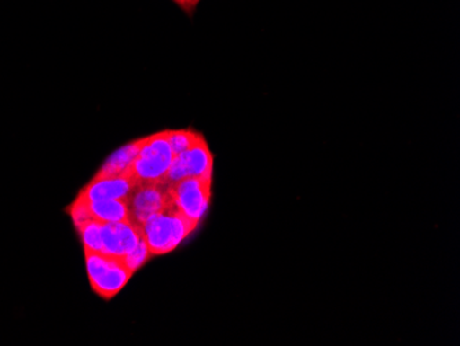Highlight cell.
<instances>
[{
  "label": "cell",
  "instance_id": "6da1fadb",
  "mask_svg": "<svg viewBox=\"0 0 460 346\" xmlns=\"http://www.w3.org/2000/svg\"><path fill=\"white\" fill-rule=\"evenodd\" d=\"M198 226L199 222L183 216L172 201L162 213L152 217L142 229L151 255H163L174 252Z\"/></svg>",
  "mask_w": 460,
  "mask_h": 346
},
{
  "label": "cell",
  "instance_id": "7a4b0ae2",
  "mask_svg": "<svg viewBox=\"0 0 460 346\" xmlns=\"http://www.w3.org/2000/svg\"><path fill=\"white\" fill-rule=\"evenodd\" d=\"M84 257L92 288L103 299L118 296L133 278V272L121 257L90 250H84Z\"/></svg>",
  "mask_w": 460,
  "mask_h": 346
},
{
  "label": "cell",
  "instance_id": "3957f363",
  "mask_svg": "<svg viewBox=\"0 0 460 346\" xmlns=\"http://www.w3.org/2000/svg\"><path fill=\"white\" fill-rule=\"evenodd\" d=\"M174 152L170 146L169 130L144 137L141 148L131 164V172L141 184L163 181L172 167Z\"/></svg>",
  "mask_w": 460,
  "mask_h": 346
},
{
  "label": "cell",
  "instance_id": "277c9868",
  "mask_svg": "<svg viewBox=\"0 0 460 346\" xmlns=\"http://www.w3.org/2000/svg\"><path fill=\"white\" fill-rule=\"evenodd\" d=\"M172 201V184L167 181L139 184L128 201L131 222L144 226L152 217L162 213Z\"/></svg>",
  "mask_w": 460,
  "mask_h": 346
},
{
  "label": "cell",
  "instance_id": "5b68a950",
  "mask_svg": "<svg viewBox=\"0 0 460 346\" xmlns=\"http://www.w3.org/2000/svg\"><path fill=\"white\" fill-rule=\"evenodd\" d=\"M213 180L188 177L172 184V196L178 210L192 219L200 222L206 216L211 201Z\"/></svg>",
  "mask_w": 460,
  "mask_h": 346
},
{
  "label": "cell",
  "instance_id": "8992f818",
  "mask_svg": "<svg viewBox=\"0 0 460 346\" xmlns=\"http://www.w3.org/2000/svg\"><path fill=\"white\" fill-rule=\"evenodd\" d=\"M214 157L203 134L188 151L177 155L164 180L170 184L188 177L213 180Z\"/></svg>",
  "mask_w": 460,
  "mask_h": 346
},
{
  "label": "cell",
  "instance_id": "52a82bcc",
  "mask_svg": "<svg viewBox=\"0 0 460 346\" xmlns=\"http://www.w3.org/2000/svg\"><path fill=\"white\" fill-rule=\"evenodd\" d=\"M138 180L133 172L120 173V174L98 175L93 178L92 182L83 188L80 195L84 196L87 200H124L128 199L136 192L139 187Z\"/></svg>",
  "mask_w": 460,
  "mask_h": 346
},
{
  "label": "cell",
  "instance_id": "ba28073f",
  "mask_svg": "<svg viewBox=\"0 0 460 346\" xmlns=\"http://www.w3.org/2000/svg\"><path fill=\"white\" fill-rule=\"evenodd\" d=\"M142 236H144L142 226H136L131 221L105 222L101 228V239H102L101 252L116 255V257H126L136 249Z\"/></svg>",
  "mask_w": 460,
  "mask_h": 346
},
{
  "label": "cell",
  "instance_id": "9c48e42d",
  "mask_svg": "<svg viewBox=\"0 0 460 346\" xmlns=\"http://www.w3.org/2000/svg\"><path fill=\"white\" fill-rule=\"evenodd\" d=\"M142 142H144V137L142 138L134 139V141L128 142V146H121L118 151L113 152L107 162L103 163L98 175H110V174H120V173L128 172L131 169L134 160H136L137 155H138L139 148H141Z\"/></svg>",
  "mask_w": 460,
  "mask_h": 346
},
{
  "label": "cell",
  "instance_id": "30bf717a",
  "mask_svg": "<svg viewBox=\"0 0 460 346\" xmlns=\"http://www.w3.org/2000/svg\"><path fill=\"white\" fill-rule=\"evenodd\" d=\"M90 210L98 221L103 222H128L130 219L128 201L124 200H87Z\"/></svg>",
  "mask_w": 460,
  "mask_h": 346
},
{
  "label": "cell",
  "instance_id": "8fae6325",
  "mask_svg": "<svg viewBox=\"0 0 460 346\" xmlns=\"http://www.w3.org/2000/svg\"><path fill=\"white\" fill-rule=\"evenodd\" d=\"M201 134L192 129H182V130H169L170 146H172L174 156L188 151L190 146L198 141Z\"/></svg>",
  "mask_w": 460,
  "mask_h": 346
},
{
  "label": "cell",
  "instance_id": "7c38bea8",
  "mask_svg": "<svg viewBox=\"0 0 460 346\" xmlns=\"http://www.w3.org/2000/svg\"><path fill=\"white\" fill-rule=\"evenodd\" d=\"M68 213L77 231L83 228V226H87L89 222L97 219L93 216L92 210H90L89 201H87L84 196L80 195V193L77 195V198L75 199L74 203L69 206Z\"/></svg>",
  "mask_w": 460,
  "mask_h": 346
},
{
  "label": "cell",
  "instance_id": "4fadbf2b",
  "mask_svg": "<svg viewBox=\"0 0 460 346\" xmlns=\"http://www.w3.org/2000/svg\"><path fill=\"white\" fill-rule=\"evenodd\" d=\"M102 224L103 222L94 219V221L89 222L87 226L79 229L84 250H90V252H101L102 250V239H101Z\"/></svg>",
  "mask_w": 460,
  "mask_h": 346
},
{
  "label": "cell",
  "instance_id": "5bb4252c",
  "mask_svg": "<svg viewBox=\"0 0 460 346\" xmlns=\"http://www.w3.org/2000/svg\"><path fill=\"white\" fill-rule=\"evenodd\" d=\"M151 257L152 255L151 253H149L148 243H146L145 237L142 236L138 244H137L136 249H134L130 254L123 257V261L124 263L128 265V270L134 273L136 271H138L139 268H141L142 265H144V263L146 262V261H148Z\"/></svg>",
  "mask_w": 460,
  "mask_h": 346
},
{
  "label": "cell",
  "instance_id": "9a60e30c",
  "mask_svg": "<svg viewBox=\"0 0 460 346\" xmlns=\"http://www.w3.org/2000/svg\"><path fill=\"white\" fill-rule=\"evenodd\" d=\"M186 14L190 15L192 17L193 13L198 9L199 4H200L201 0H172Z\"/></svg>",
  "mask_w": 460,
  "mask_h": 346
}]
</instances>
